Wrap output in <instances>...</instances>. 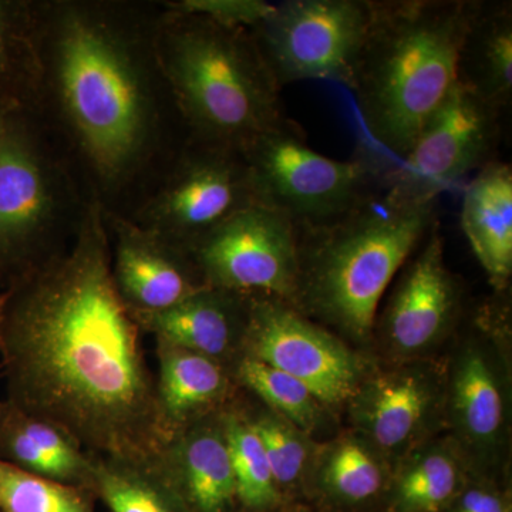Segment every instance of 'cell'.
<instances>
[{
    "label": "cell",
    "instance_id": "cell-6",
    "mask_svg": "<svg viewBox=\"0 0 512 512\" xmlns=\"http://www.w3.org/2000/svg\"><path fill=\"white\" fill-rule=\"evenodd\" d=\"M93 202L36 114H0V288L72 247Z\"/></svg>",
    "mask_w": 512,
    "mask_h": 512
},
{
    "label": "cell",
    "instance_id": "cell-20",
    "mask_svg": "<svg viewBox=\"0 0 512 512\" xmlns=\"http://www.w3.org/2000/svg\"><path fill=\"white\" fill-rule=\"evenodd\" d=\"M460 224L495 291H507L512 275V168L495 160L468 181Z\"/></svg>",
    "mask_w": 512,
    "mask_h": 512
},
{
    "label": "cell",
    "instance_id": "cell-18",
    "mask_svg": "<svg viewBox=\"0 0 512 512\" xmlns=\"http://www.w3.org/2000/svg\"><path fill=\"white\" fill-rule=\"evenodd\" d=\"M156 340L158 406L171 436L237 400L231 370L217 360Z\"/></svg>",
    "mask_w": 512,
    "mask_h": 512
},
{
    "label": "cell",
    "instance_id": "cell-26",
    "mask_svg": "<svg viewBox=\"0 0 512 512\" xmlns=\"http://www.w3.org/2000/svg\"><path fill=\"white\" fill-rule=\"evenodd\" d=\"M229 457L244 512H268L281 501L274 474L258 434L242 416L237 400L222 412Z\"/></svg>",
    "mask_w": 512,
    "mask_h": 512
},
{
    "label": "cell",
    "instance_id": "cell-24",
    "mask_svg": "<svg viewBox=\"0 0 512 512\" xmlns=\"http://www.w3.org/2000/svg\"><path fill=\"white\" fill-rule=\"evenodd\" d=\"M94 458V495L110 512H188L157 466Z\"/></svg>",
    "mask_w": 512,
    "mask_h": 512
},
{
    "label": "cell",
    "instance_id": "cell-33",
    "mask_svg": "<svg viewBox=\"0 0 512 512\" xmlns=\"http://www.w3.org/2000/svg\"><path fill=\"white\" fill-rule=\"evenodd\" d=\"M0 114H2V110H0Z\"/></svg>",
    "mask_w": 512,
    "mask_h": 512
},
{
    "label": "cell",
    "instance_id": "cell-9",
    "mask_svg": "<svg viewBox=\"0 0 512 512\" xmlns=\"http://www.w3.org/2000/svg\"><path fill=\"white\" fill-rule=\"evenodd\" d=\"M376 0H288L249 30L278 86L328 80L352 90Z\"/></svg>",
    "mask_w": 512,
    "mask_h": 512
},
{
    "label": "cell",
    "instance_id": "cell-14",
    "mask_svg": "<svg viewBox=\"0 0 512 512\" xmlns=\"http://www.w3.org/2000/svg\"><path fill=\"white\" fill-rule=\"evenodd\" d=\"M104 221L111 278L131 315L167 311L207 286L187 249L119 215Z\"/></svg>",
    "mask_w": 512,
    "mask_h": 512
},
{
    "label": "cell",
    "instance_id": "cell-34",
    "mask_svg": "<svg viewBox=\"0 0 512 512\" xmlns=\"http://www.w3.org/2000/svg\"><path fill=\"white\" fill-rule=\"evenodd\" d=\"M241 512H244V511H241ZM268 512H271V511H268Z\"/></svg>",
    "mask_w": 512,
    "mask_h": 512
},
{
    "label": "cell",
    "instance_id": "cell-13",
    "mask_svg": "<svg viewBox=\"0 0 512 512\" xmlns=\"http://www.w3.org/2000/svg\"><path fill=\"white\" fill-rule=\"evenodd\" d=\"M463 289L444 261L440 225L400 269L380 318L390 348L416 356L439 345L456 325Z\"/></svg>",
    "mask_w": 512,
    "mask_h": 512
},
{
    "label": "cell",
    "instance_id": "cell-17",
    "mask_svg": "<svg viewBox=\"0 0 512 512\" xmlns=\"http://www.w3.org/2000/svg\"><path fill=\"white\" fill-rule=\"evenodd\" d=\"M222 412L177 431L158 463L188 512H241Z\"/></svg>",
    "mask_w": 512,
    "mask_h": 512
},
{
    "label": "cell",
    "instance_id": "cell-23",
    "mask_svg": "<svg viewBox=\"0 0 512 512\" xmlns=\"http://www.w3.org/2000/svg\"><path fill=\"white\" fill-rule=\"evenodd\" d=\"M39 82L33 0H0V110L35 111Z\"/></svg>",
    "mask_w": 512,
    "mask_h": 512
},
{
    "label": "cell",
    "instance_id": "cell-12",
    "mask_svg": "<svg viewBox=\"0 0 512 512\" xmlns=\"http://www.w3.org/2000/svg\"><path fill=\"white\" fill-rule=\"evenodd\" d=\"M299 380L322 404L352 399L365 379L362 359L346 343L315 325L288 302L249 293L242 355Z\"/></svg>",
    "mask_w": 512,
    "mask_h": 512
},
{
    "label": "cell",
    "instance_id": "cell-30",
    "mask_svg": "<svg viewBox=\"0 0 512 512\" xmlns=\"http://www.w3.org/2000/svg\"><path fill=\"white\" fill-rule=\"evenodd\" d=\"M242 416L261 440L279 493L298 483L308 466L309 448L303 431L268 407H254L237 399Z\"/></svg>",
    "mask_w": 512,
    "mask_h": 512
},
{
    "label": "cell",
    "instance_id": "cell-3",
    "mask_svg": "<svg viewBox=\"0 0 512 512\" xmlns=\"http://www.w3.org/2000/svg\"><path fill=\"white\" fill-rule=\"evenodd\" d=\"M474 6L476 0H376L352 92L380 160L399 161L456 86Z\"/></svg>",
    "mask_w": 512,
    "mask_h": 512
},
{
    "label": "cell",
    "instance_id": "cell-15",
    "mask_svg": "<svg viewBox=\"0 0 512 512\" xmlns=\"http://www.w3.org/2000/svg\"><path fill=\"white\" fill-rule=\"evenodd\" d=\"M352 417L370 446L387 457L420 447L444 403L439 373L402 366L365 377L352 399Z\"/></svg>",
    "mask_w": 512,
    "mask_h": 512
},
{
    "label": "cell",
    "instance_id": "cell-29",
    "mask_svg": "<svg viewBox=\"0 0 512 512\" xmlns=\"http://www.w3.org/2000/svg\"><path fill=\"white\" fill-rule=\"evenodd\" d=\"M96 495L0 461V512H96Z\"/></svg>",
    "mask_w": 512,
    "mask_h": 512
},
{
    "label": "cell",
    "instance_id": "cell-32",
    "mask_svg": "<svg viewBox=\"0 0 512 512\" xmlns=\"http://www.w3.org/2000/svg\"><path fill=\"white\" fill-rule=\"evenodd\" d=\"M453 500L451 512H510L503 498L487 488H468L463 494H457Z\"/></svg>",
    "mask_w": 512,
    "mask_h": 512
},
{
    "label": "cell",
    "instance_id": "cell-11",
    "mask_svg": "<svg viewBox=\"0 0 512 512\" xmlns=\"http://www.w3.org/2000/svg\"><path fill=\"white\" fill-rule=\"evenodd\" d=\"M212 288L265 293L292 305L299 276V231L281 212L249 205L187 249Z\"/></svg>",
    "mask_w": 512,
    "mask_h": 512
},
{
    "label": "cell",
    "instance_id": "cell-25",
    "mask_svg": "<svg viewBox=\"0 0 512 512\" xmlns=\"http://www.w3.org/2000/svg\"><path fill=\"white\" fill-rule=\"evenodd\" d=\"M457 457L440 444L409 453L393 485L392 512H439L458 494Z\"/></svg>",
    "mask_w": 512,
    "mask_h": 512
},
{
    "label": "cell",
    "instance_id": "cell-21",
    "mask_svg": "<svg viewBox=\"0 0 512 512\" xmlns=\"http://www.w3.org/2000/svg\"><path fill=\"white\" fill-rule=\"evenodd\" d=\"M457 83L503 113L510 109L511 0H476L458 52Z\"/></svg>",
    "mask_w": 512,
    "mask_h": 512
},
{
    "label": "cell",
    "instance_id": "cell-28",
    "mask_svg": "<svg viewBox=\"0 0 512 512\" xmlns=\"http://www.w3.org/2000/svg\"><path fill=\"white\" fill-rule=\"evenodd\" d=\"M384 468L375 448L360 439L338 441L329 448L320 464L322 490L342 504H360L382 491Z\"/></svg>",
    "mask_w": 512,
    "mask_h": 512
},
{
    "label": "cell",
    "instance_id": "cell-31",
    "mask_svg": "<svg viewBox=\"0 0 512 512\" xmlns=\"http://www.w3.org/2000/svg\"><path fill=\"white\" fill-rule=\"evenodd\" d=\"M165 9L202 16L234 28L254 29L274 12L264 0H163Z\"/></svg>",
    "mask_w": 512,
    "mask_h": 512
},
{
    "label": "cell",
    "instance_id": "cell-8",
    "mask_svg": "<svg viewBox=\"0 0 512 512\" xmlns=\"http://www.w3.org/2000/svg\"><path fill=\"white\" fill-rule=\"evenodd\" d=\"M504 113L456 84L399 161L379 160L380 188L409 204L439 201L498 160Z\"/></svg>",
    "mask_w": 512,
    "mask_h": 512
},
{
    "label": "cell",
    "instance_id": "cell-16",
    "mask_svg": "<svg viewBox=\"0 0 512 512\" xmlns=\"http://www.w3.org/2000/svg\"><path fill=\"white\" fill-rule=\"evenodd\" d=\"M249 293L205 286L157 313L133 315L144 335L217 360L229 370L242 355Z\"/></svg>",
    "mask_w": 512,
    "mask_h": 512
},
{
    "label": "cell",
    "instance_id": "cell-19",
    "mask_svg": "<svg viewBox=\"0 0 512 512\" xmlns=\"http://www.w3.org/2000/svg\"><path fill=\"white\" fill-rule=\"evenodd\" d=\"M0 461L94 494V458L66 431L0 400Z\"/></svg>",
    "mask_w": 512,
    "mask_h": 512
},
{
    "label": "cell",
    "instance_id": "cell-2",
    "mask_svg": "<svg viewBox=\"0 0 512 512\" xmlns=\"http://www.w3.org/2000/svg\"><path fill=\"white\" fill-rule=\"evenodd\" d=\"M154 0H33L37 120L86 195L130 220L190 134L158 62Z\"/></svg>",
    "mask_w": 512,
    "mask_h": 512
},
{
    "label": "cell",
    "instance_id": "cell-22",
    "mask_svg": "<svg viewBox=\"0 0 512 512\" xmlns=\"http://www.w3.org/2000/svg\"><path fill=\"white\" fill-rule=\"evenodd\" d=\"M450 394L451 416L461 437L478 450L494 447L503 430V396L478 350L468 349L458 359Z\"/></svg>",
    "mask_w": 512,
    "mask_h": 512
},
{
    "label": "cell",
    "instance_id": "cell-10",
    "mask_svg": "<svg viewBox=\"0 0 512 512\" xmlns=\"http://www.w3.org/2000/svg\"><path fill=\"white\" fill-rule=\"evenodd\" d=\"M255 202L242 151L188 138L156 190L130 220L188 249Z\"/></svg>",
    "mask_w": 512,
    "mask_h": 512
},
{
    "label": "cell",
    "instance_id": "cell-5",
    "mask_svg": "<svg viewBox=\"0 0 512 512\" xmlns=\"http://www.w3.org/2000/svg\"><path fill=\"white\" fill-rule=\"evenodd\" d=\"M156 46L190 138L242 151L285 119L281 87L248 29L163 6Z\"/></svg>",
    "mask_w": 512,
    "mask_h": 512
},
{
    "label": "cell",
    "instance_id": "cell-4",
    "mask_svg": "<svg viewBox=\"0 0 512 512\" xmlns=\"http://www.w3.org/2000/svg\"><path fill=\"white\" fill-rule=\"evenodd\" d=\"M439 225V201L409 204L379 191L340 220L299 231L293 308L365 342L384 293Z\"/></svg>",
    "mask_w": 512,
    "mask_h": 512
},
{
    "label": "cell",
    "instance_id": "cell-1",
    "mask_svg": "<svg viewBox=\"0 0 512 512\" xmlns=\"http://www.w3.org/2000/svg\"><path fill=\"white\" fill-rule=\"evenodd\" d=\"M143 336L114 288L109 232L93 202L72 247L0 291L6 400L92 456L157 466L173 436Z\"/></svg>",
    "mask_w": 512,
    "mask_h": 512
},
{
    "label": "cell",
    "instance_id": "cell-7",
    "mask_svg": "<svg viewBox=\"0 0 512 512\" xmlns=\"http://www.w3.org/2000/svg\"><path fill=\"white\" fill-rule=\"evenodd\" d=\"M242 154L256 202L284 214L298 231L332 224L382 191L380 164L369 148L353 160H333L309 147L288 117Z\"/></svg>",
    "mask_w": 512,
    "mask_h": 512
},
{
    "label": "cell",
    "instance_id": "cell-27",
    "mask_svg": "<svg viewBox=\"0 0 512 512\" xmlns=\"http://www.w3.org/2000/svg\"><path fill=\"white\" fill-rule=\"evenodd\" d=\"M231 373L239 387L254 394L265 407L291 421L303 433L318 429L322 403L299 380L248 356L239 357Z\"/></svg>",
    "mask_w": 512,
    "mask_h": 512
}]
</instances>
